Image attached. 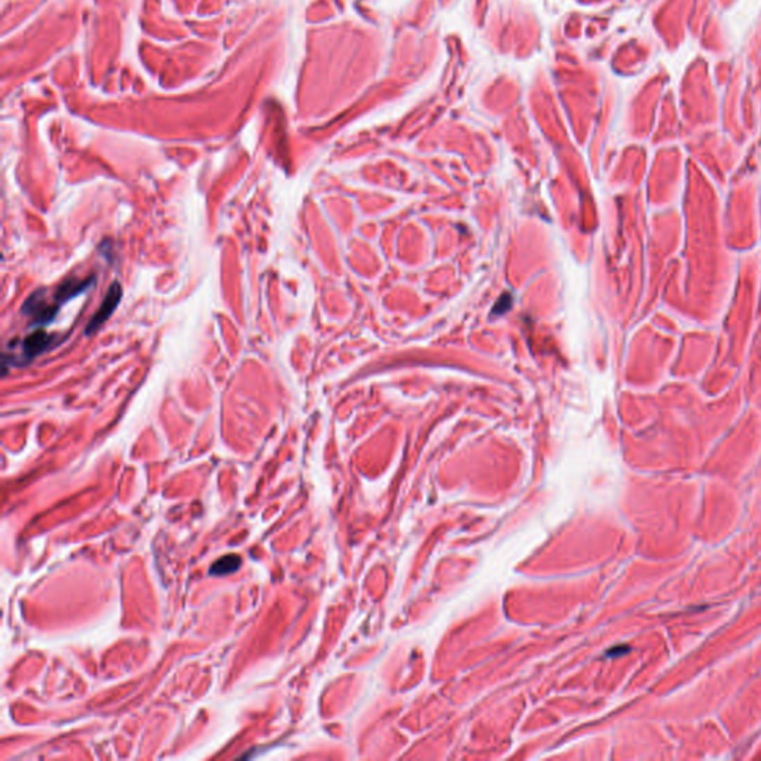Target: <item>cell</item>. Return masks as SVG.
Returning a JSON list of instances; mask_svg holds the SVG:
<instances>
[{
  "label": "cell",
  "mask_w": 761,
  "mask_h": 761,
  "mask_svg": "<svg viewBox=\"0 0 761 761\" xmlns=\"http://www.w3.org/2000/svg\"><path fill=\"white\" fill-rule=\"evenodd\" d=\"M57 339L54 334H49L45 330H35L32 334L23 341V359L26 361L39 357L40 354L55 347Z\"/></svg>",
  "instance_id": "2"
},
{
  "label": "cell",
  "mask_w": 761,
  "mask_h": 761,
  "mask_svg": "<svg viewBox=\"0 0 761 761\" xmlns=\"http://www.w3.org/2000/svg\"><path fill=\"white\" fill-rule=\"evenodd\" d=\"M241 565V557L238 555H226L222 556L210 568V574L213 575H226L233 571H237Z\"/></svg>",
  "instance_id": "3"
},
{
  "label": "cell",
  "mask_w": 761,
  "mask_h": 761,
  "mask_svg": "<svg viewBox=\"0 0 761 761\" xmlns=\"http://www.w3.org/2000/svg\"><path fill=\"white\" fill-rule=\"evenodd\" d=\"M123 295H124V292H123V286H120V283L119 281L111 283L109 290H107V295L105 296L103 302H101L100 308L97 310V312L94 314L93 317H91V320L87 324V328H85L87 337L96 333L110 319L111 314H114L116 311V308L119 307V302H120V299H123Z\"/></svg>",
  "instance_id": "1"
}]
</instances>
